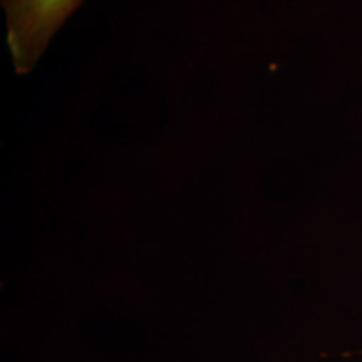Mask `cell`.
<instances>
[{
	"label": "cell",
	"mask_w": 362,
	"mask_h": 362,
	"mask_svg": "<svg viewBox=\"0 0 362 362\" xmlns=\"http://www.w3.org/2000/svg\"><path fill=\"white\" fill-rule=\"evenodd\" d=\"M84 0H2L13 69L27 76L37 66L67 19Z\"/></svg>",
	"instance_id": "cell-1"
}]
</instances>
